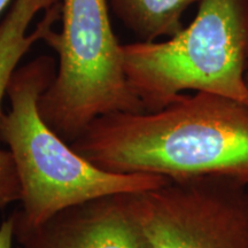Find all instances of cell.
I'll return each instance as SVG.
<instances>
[{
	"mask_svg": "<svg viewBox=\"0 0 248 248\" xmlns=\"http://www.w3.org/2000/svg\"><path fill=\"white\" fill-rule=\"evenodd\" d=\"M71 147L111 172L226 176L248 185V106L214 93H183L160 110L99 117Z\"/></svg>",
	"mask_w": 248,
	"mask_h": 248,
	"instance_id": "1",
	"label": "cell"
},
{
	"mask_svg": "<svg viewBox=\"0 0 248 248\" xmlns=\"http://www.w3.org/2000/svg\"><path fill=\"white\" fill-rule=\"evenodd\" d=\"M57 70V59L38 55L9 79L7 113L0 116V140L13 156L21 208L12 214L15 239L61 210L114 194L139 193L168 183L153 173H117L90 162L63 140L39 111V99Z\"/></svg>",
	"mask_w": 248,
	"mask_h": 248,
	"instance_id": "2",
	"label": "cell"
},
{
	"mask_svg": "<svg viewBox=\"0 0 248 248\" xmlns=\"http://www.w3.org/2000/svg\"><path fill=\"white\" fill-rule=\"evenodd\" d=\"M122 49L129 85L145 111L162 109L186 91L248 106V0H201L194 20L176 36Z\"/></svg>",
	"mask_w": 248,
	"mask_h": 248,
	"instance_id": "3",
	"label": "cell"
},
{
	"mask_svg": "<svg viewBox=\"0 0 248 248\" xmlns=\"http://www.w3.org/2000/svg\"><path fill=\"white\" fill-rule=\"evenodd\" d=\"M60 8L61 30L43 39L57 54V70L39 111L71 145L99 117L145 110L126 78L108 0H60Z\"/></svg>",
	"mask_w": 248,
	"mask_h": 248,
	"instance_id": "4",
	"label": "cell"
},
{
	"mask_svg": "<svg viewBox=\"0 0 248 248\" xmlns=\"http://www.w3.org/2000/svg\"><path fill=\"white\" fill-rule=\"evenodd\" d=\"M247 184L226 176L170 179L132 194L151 248H248Z\"/></svg>",
	"mask_w": 248,
	"mask_h": 248,
	"instance_id": "5",
	"label": "cell"
},
{
	"mask_svg": "<svg viewBox=\"0 0 248 248\" xmlns=\"http://www.w3.org/2000/svg\"><path fill=\"white\" fill-rule=\"evenodd\" d=\"M132 194H114L61 210L16 238L21 248H151Z\"/></svg>",
	"mask_w": 248,
	"mask_h": 248,
	"instance_id": "6",
	"label": "cell"
},
{
	"mask_svg": "<svg viewBox=\"0 0 248 248\" xmlns=\"http://www.w3.org/2000/svg\"><path fill=\"white\" fill-rule=\"evenodd\" d=\"M60 0H13L0 21V116L12 75L28 52L60 18ZM21 199L11 152L0 147V209Z\"/></svg>",
	"mask_w": 248,
	"mask_h": 248,
	"instance_id": "7",
	"label": "cell"
},
{
	"mask_svg": "<svg viewBox=\"0 0 248 248\" xmlns=\"http://www.w3.org/2000/svg\"><path fill=\"white\" fill-rule=\"evenodd\" d=\"M201 0H109L120 22L139 42L171 38L183 30L182 18L187 8Z\"/></svg>",
	"mask_w": 248,
	"mask_h": 248,
	"instance_id": "8",
	"label": "cell"
},
{
	"mask_svg": "<svg viewBox=\"0 0 248 248\" xmlns=\"http://www.w3.org/2000/svg\"><path fill=\"white\" fill-rule=\"evenodd\" d=\"M14 240V219L9 215L0 224V248H12Z\"/></svg>",
	"mask_w": 248,
	"mask_h": 248,
	"instance_id": "9",
	"label": "cell"
},
{
	"mask_svg": "<svg viewBox=\"0 0 248 248\" xmlns=\"http://www.w3.org/2000/svg\"><path fill=\"white\" fill-rule=\"evenodd\" d=\"M13 0H0V15L4 13V11L8 9Z\"/></svg>",
	"mask_w": 248,
	"mask_h": 248,
	"instance_id": "10",
	"label": "cell"
},
{
	"mask_svg": "<svg viewBox=\"0 0 248 248\" xmlns=\"http://www.w3.org/2000/svg\"><path fill=\"white\" fill-rule=\"evenodd\" d=\"M246 82H247V85H248V71H247V75H246Z\"/></svg>",
	"mask_w": 248,
	"mask_h": 248,
	"instance_id": "11",
	"label": "cell"
}]
</instances>
